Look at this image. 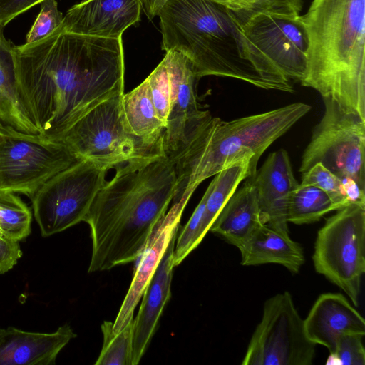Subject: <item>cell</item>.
Returning <instances> with one entry per match:
<instances>
[{
  "instance_id": "6da1fadb",
  "label": "cell",
  "mask_w": 365,
  "mask_h": 365,
  "mask_svg": "<svg viewBox=\"0 0 365 365\" xmlns=\"http://www.w3.org/2000/svg\"><path fill=\"white\" fill-rule=\"evenodd\" d=\"M17 78L39 133L56 140L102 101L123 93L122 37L56 29L32 43L13 46Z\"/></svg>"
},
{
  "instance_id": "7a4b0ae2",
  "label": "cell",
  "mask_w": 365,
  "mask_h": 365,
  "mask_svg": "<svg viewBox=\"0 0 365 365\" xmlns=\"http://www.w3.org/2000/svg\"><path fill=\"white\" fill-rule=\"evenodd\" d=\"M175 182L174 163L165 155L135 158L115 167L83 220L92 241L89 273L139 258L167 212Z\"/></svg>"
},
{
  "instance_id": "3957f363",
  "label": "cell",
  "mask_w": 365,
  "mask_h": 365,
  "mask_svg": "<svg viewBox=\"0 0 365 365\" xmlns=\"http://www.w3.org/2000/svg\"><path fill=\"white\" fill-rule=\"evenodd\" d=\"M302 18L309 48L301 85L365 119V0H313Z\"/></svg>"
},
{
  "instance_id": "277c9868",
  "label": "cell",
  "mask_w": 365,
  "mask_h": 365,
  "mask_svg": "<svg viewBox=\"0 0 365 365\" xmlns=\"http://www.w3.org/2000/svg\"><path fill=\"white\" fill-rule=\"evenodd\" d=\"M310 109L297 102L230 121L212 117L172 160L176 182L171 206L185 208L202 181L239 162L250 161L254 178L261 155Z\"/></svg>"
},
{
  "instance_id": "5b68a950",
  "label": "cell",
  "mask_w": 365,
  "mask_h": 365,
  "mask_svg": "<svg viewBox=\"0 0 365 365\" xmlns=\"http://www.w3.org/2000/svg\"><path fill=\"white\" fill-rule=\"evenodd\" d=\"M158 16L162 49L185 55L198 79L231 78L277 91L251 63L240 24L225 6L214 0H168Z\"/></svg>"
},
{
  "instance_id": "8992f818",
  "label": "cell",
  "mask_w": 365,
  "mask_h": 365,
  "mask_svg": "<svg viewBox=\"0 0 365 365\" xmlns=\"http://www.w3.org/2000/svg\"><path fill=\"white\" fill-rule=\"evenodd\" d=\"M250 60L277 91L294 92L307 66L309 38L302 16L259 14L239 22Z\"/></svg>"
},
{
  "instance_id": "52a82bcc",
  "label": "cell",
  "mask_w": 365,
  "mask_h": 365,
  "mask_svg": "<svg viewBox=\"0 0 365 365\" xmlns=\"http://www.w3.org/2000/svg\"><path fill=\"white\" fill-rule=\"evenodd\" d=\"M123 94L100 103L56 140L79 160L91 161L108 170L133 159L165 155L163 143L136 137L125 130L121 117Z\"/></svg>"
},
{
  "instance_id": "ba28073f",
  "label": "cell",
  "mask_w": 365,
  "mask_h": 365,
  "mask_svg": "<svg viewBox=\"0 0 365 365\" xmlns=\"http://www.w3.org/2000/svg\"><path fill=\"white\" fill-rule=\"evenodd\" d=\"M313 264L357 307L365 272V205L351 203L328 217L318 231Z\"/></svg>"
},
{
  "instance_id": "9c48e42d",
  "label": "cell",
  "mask_w": 365,
  "mask_h": 365,
  "mask_svg": "<svg viewBox=\"0 0 365 365\" xmlns=\"http://www.w3.org/2000/svg\"><path fill=\"white\" fill-rule=\"evenodd\" d=\"M79 160L58 140L0 121V191L31 198L47 180Z\"/></svg>"
},
{
  "instance_id": "30bf717a",
  "label": "cell",
  "mask_w": 365,
  "mask_h": 365,
  "mask_svg": "<svg viewBox=\"0 0 365 365\" xmlns=\"http://www.w3.org/2000/svg\"><path fill=\"white\" fill-rule=\"evenodd\" d=\"M322 99L324 112L303 153L299 172L320 163L341 180H354L365 190V119L331 98Z\"/></svg>"
},
{
  "instance_id": "8fae6325",
  "label": "cell",
  "mask_w": 365,
  "mask_h": 365,
  "mask_svg": "<svg viewBox=\"0 0 365 365\" xmlns=\"http://www.w3.org/2000/svg\"><path fill=\"white\" fill-rule=\"evenodd\" d=\"M108 170L79 160L47 180L31 197L41 235L48 237L83 221Z\"/></svg>"
},
{
  "instance_id": "7c38bea8",
  "label": "cell",
  "mask_w": 365,
  "mask_h": 365,
  "mask_svg": "<svg viewBox=\"0 0 365 365\" xmlns=\"http://www.w3.org/2000/svg\"><path fill=\"white\" fill-rule=\"evenodd\" d=\"M316 344L307 336L304 319L289 292L264 304L262 317L250 340L243 365H311Z\"/></svg>"
},
{
  "instance_id": "4fadbf2b",
  "label": "cell",
  "mask_w": 365,
  "mask_h": 365,
  "mask_svg": "<svg viewBox=\"0 0 365 365\" xmlns=\"http://www.w3.org/2000/svg\"><path fill=\"white\" fill-rule=\"evenodd\" d=\"M171 84L170 112L163 137L165 156L173 160L193 139L212 115L202 110L197 102L198 78L182 53L170 50L164 57Z\"/></svg>"
},
{
  "instance_id": "5bb4252c",
  "label": "cell",
  "mask_w": 365,
  "mask_h": 365,
  "mask_svg": "<svg viewBox=\"0 0 365 365\" xmlns=\"http://www.w3.org/2000/svg\"><path fill=\"white\" fill-rule=\"evenodd\" d=\"M139 0H81L67 11L58 28L102 38H117L140 20Z\"/></svg>"
},
{
  "instance_id": "9a60e30c",
  "label": "cell",
  "mask_w": 365,
  "mask_h": 365,
  "mask_svg": "<svg viewBox=\"0 0 365 365\" xmlns=\"http://www.w3.org/2000/svg\"><path fill=\"white\" fill-rule=\"evenodd\" d=\"M262 222L289 234L287 207L292 192L299 185L289 154L279 149L269 154L252 179Z\"/></svg>"
},
{
  "instance_id": "2e32d148",
  "label": "cell",
  "mask_w": 365,
  "mask_h": 365,
  "mask_svg": "<svg viewBox=\"0 0 365 365\" xmlns=\"http://www.w3.org/2000/svg\"><path fill=\"white\" fill-rule=\"evenodd\" d=\"M184 210L170 207L152 232L136 267L133 280L113 322V331L119 333L133 319L134 310L165 254L179 230Z\"/></svg>"
},
{
  "instance_id": "e0dca14e",
  "label": "cell",
  "mask_w": 365,
  "mask_h": 365,
  "mask_svg": "<svg viewBox=\"0 0 365 365\" xmlns=\"http://www.w3.org/2000/svg\"><path fill=\"white\" fill-rule=\"evenodd\" d=\"M307 337L331 354L342 334L365 335V321L341 293H324L318 297L304 319Z\"/></svg>"
},
{
  "instance_id": "ac0fdd59",
  "label": "cell",
  "mask_w": 365,
  "mask_h": 365,
  "mask_svg": "<svg viewBox=\"0 0 365 365\" xmlns=\"http://www.w3.org/2000/svg\"><path fill=\"white\" fill-rule=\"evenodd\" d=\"M175 235L148 284L136 317L133 319L131 365H137L156 330L163 309L171 296Z\"/></svg>"
},
{
  "instance_id": "d6986e66",
  "label": "cell",
  "mask_w": 365,
  "mask_h": 365,
  "mask_svg": "<svg viewBox=\"0 0 365 365\" xmlns=\"http://www.w3.org/2000/svg\"><path fill=\"white\" fill-rule=\"evenodd\" d=\"M76 334L68 324L52 333L0 329V365L54 364L62 349Z\"/></svg>"
},
{
  "instance_id": "ffe728a7",
  "label": "cell",
  "mask_w": 365,
  "mask_h": 365,
  "mask_svg": "<svg viewBox=\"0 0 365 365\" xmlns=\"http://www.w3.org/2000/svg\"><path fill=\"white\" fill-rule=\"evenodd\" d=\"M245 180L229 198L209 230L238 249L263 225L252 179Z\"/></svg>"
},
{
  "instance_id": "44dd1931",
  "label": "cell",
  "mask_w": 365,
  "mask_h": 365,
  "mask_svg": "<svg viewBox=\"0 0 365 365\" xmlns=\"http://www.w3.org/2000/svg\"><path fill=\"white\" fill-rule=\"evenodd\" d=\"M239 250L243 266L277 264L297 274L304 263L300 244L292 240L289 234L264 224L252 234Z\"/></svg>"
},
{
  "instance_id": "7402d4cb",
  "label": "cell",
  "mask_w": 365,
  "mask_h": 365,
  "mask_svg": "<svg viewBox=\"0 0 365 365\" xmlns=\"http://www.w3.org/2000/svg\"><path fill=\"white\" fill-rule=\"evenodd\" d=\"M0 26V121L27 133H39L34 117L21 91L13 46Z\"/></svg>"
},
{
  "instance_id": "603a6c76",
  "label": "cell",
  "mask_w": 365,
  "mask_h": 365,
  "mask_svg": "<svg viewBox=\"0 0 365 365\" xmlns=\"http://www.w3.org/2000/svg\"><path fill=\"white\" fill-rule=\"evenodd\" d=\"M121 117L129 133L163 144L165 124L155 110L146 79L131 91L122 95Z\"/></svg>"
},
{
  "instance_id": "cb8c5ba5",
  "label": "cell",
  "mask_w": 365,
  "mask_h": 365,
  "mask_svg": "<svg viewBox=\"0 0 365 365\" xmlns=\"http://www.w3.org/2000/svg\"><path fill=\"white\" fill-rule=\"evenodd\" d=\"M246 178H252L250 163L244 160L220 171L215 175L206 190L207 193L205 209L197 233L196 243L201 242L229 198L240 183Z\"/></svg>"
},
{
  "instance_id": "d4e9b609",
  "label": "cell",
  "mask_w": 365,
  "mask_h": 365,
  "mask_svg": "<svg viewBox=\"0 0 365 365\" xmlns=\"http://www.w3.org/2000/svg\"><path fill=\"white\" fill-rule=\"evenodd\" d=\"M337 210V206L322 190L299 184L289 196L287 219L288 222L295 225L311 224Z\"/></svg>"
},
{
  "instance_id": "484cf974",
  "label": "cell",
  "mask_w": 365,
  "mask_h": 365,
  "mask_svg": "<svg viewBox=\"0 0 365 365\" xmlns=\"http://www.w3.org/2000/svg\"><path fill=\"white\" fill-rule=\"evenodd\" d=\"M32 213L15 193L0 191V232L20 241L29 235Z\"/></svg>"
},
{
  "instance_id": "4316f807",
  "label": "cell",
  "mask_w": 365,
  "mask_h": 365,
  "mask_svg": "<svg viewBox=\"0 0 365 365\" xmlns=\"http://www.w3.org/2000/svg\"><path fill=\"white\" fill-rule=\"evenodd\" d=\"M113 326L109 321L101 324L103 344L95 364L131 365L133 319L118 334L113 333Z\"/></svg>"
},
{
  "instance_id": "83f0119b",
  "label": "cell",
  "mask_w": 365,
  "mask_h": 365,
  "mask_svg": "<svg viewBox=\"0 0 365 365\" xmlns=\"http://www.w3.org/2000/svg\"><path fill=\"white\" fill-rule=\"evenodd\" d=\"M227 8L238 22L259 14L299 15L303 0H214Z\"/></svg>"
},
{
  "instance_id": "f1b7e54d",
  "label": "cell",
  "mask_w": 365,
  "mask_h": 365,
  "mask_svg": "<svg viewBox=\"0 0 365 365\" xmlns=\"http://www.w3.org/2000/svg\"><path fill=\"white\" fill-rule=\"evenodd\" d=\"M300 185H312L324 192L340 210L349 205L342 180L320 163L302 174Z\"/></svg>"
},
{
  "instance_id": "f546056e",
  "label": "cell",
  "mask_w": 365,
  "mask_h": 365,
  "mask_svg": "<svg viewBox=\"0 0 365 365\" xmlns=\"http://www.w3.org/2000/svg\"><path fill=\"white\" fill-rule=\"evenodd\" d=\"M145 79L155 110L166 126L170 108L171 84L164 58Z\"/></svg>"
},
{
  "instance_id": "4dcf8cb0",
  "label": "cell",
  "mask_w": 365,
  "mask_h": 365,
  "mask_svg": "<svg viewBox=\"0 0 365 365\" xmlns=\"http://www.w3.org/2000/svg\"><path fill=\"white\" fill-rule=\"evenodd\" d=\"M207 193L205 191L190 220L175 240L173 256L175 266L179 265L197 247V233L205 209Z\"/></svg>"
},
{
  "instance_id": "1f68e13d",
  "label": "cell",
  "mask_w": 365,
  "mask_h": 365,
  "mask_svg": "<svg viewBox=\"0 0 365 365\" xmlns=\"http://www.w3.org/2000/svg\"><path fill=\"white\" fill-rule=\"evenodd\" d=\"M363 335L342 334L336 339L334 351L330 354L327 364L341 365H364L365 350Z\"/></svg>"
},
{
  "instance_id": "d6a6232c",
  "label": "cell",
  "mask_w": 365,
  "mask_h": 365,
  "mask_svg": "<svg viewBox=\"0 0 365 365\" xmlns=\"http://www.w3.org/2000/svg\"><path fill=\"white\" fill-rule=\"evenodd\" d=\"M63 20L56 0H43L41 10L26 36V43L37 42L52 34Z\"/></svg>"
},
{
  "instance_id": "836d02e7",
  "label": "cell",
  "mask_w": 365,
  "mask_h": 365,
  "mask_svg": "<svg viewBox=\"0 0 365 365\" xmlns=\"http://www.w3.org/2000/svg\"><path fill=\"white\" fill-rule=\"evenodd\" d=\"M21 255L19 241L10 239L0 232V274L12 269Z\"/></svg>"
},
{
  "instance_id": "e575fe53",
  "label": "cell",
  "mask_w": 365,
  "mask_h": 365,
  "mask_svg": "<svg viewBox=\"0 0 365 365\" xmlns=\"http://www.w3.org/2000/svg\"><path fill=\"white\" fill-rule=\"evenodd\" d=\"M43 0H0V26L4 27L18 15Z\"/></svg>"
},
{
  "instance_id": "d590c367",
  "label": "cell",
  "mask_w": 365,
  "mask_h": 365,
  "mask_svg": "<svg viewBox=\"0 0 365 365\" xmlns=\"http://www.w3.org/2000/svg\"><path fill=\"white\" fill-rule=\"evenodd\" d=\"M141 8L149 19L158 16L160 11L168 0H139Z\"/></svg>"
}]
</instances>
